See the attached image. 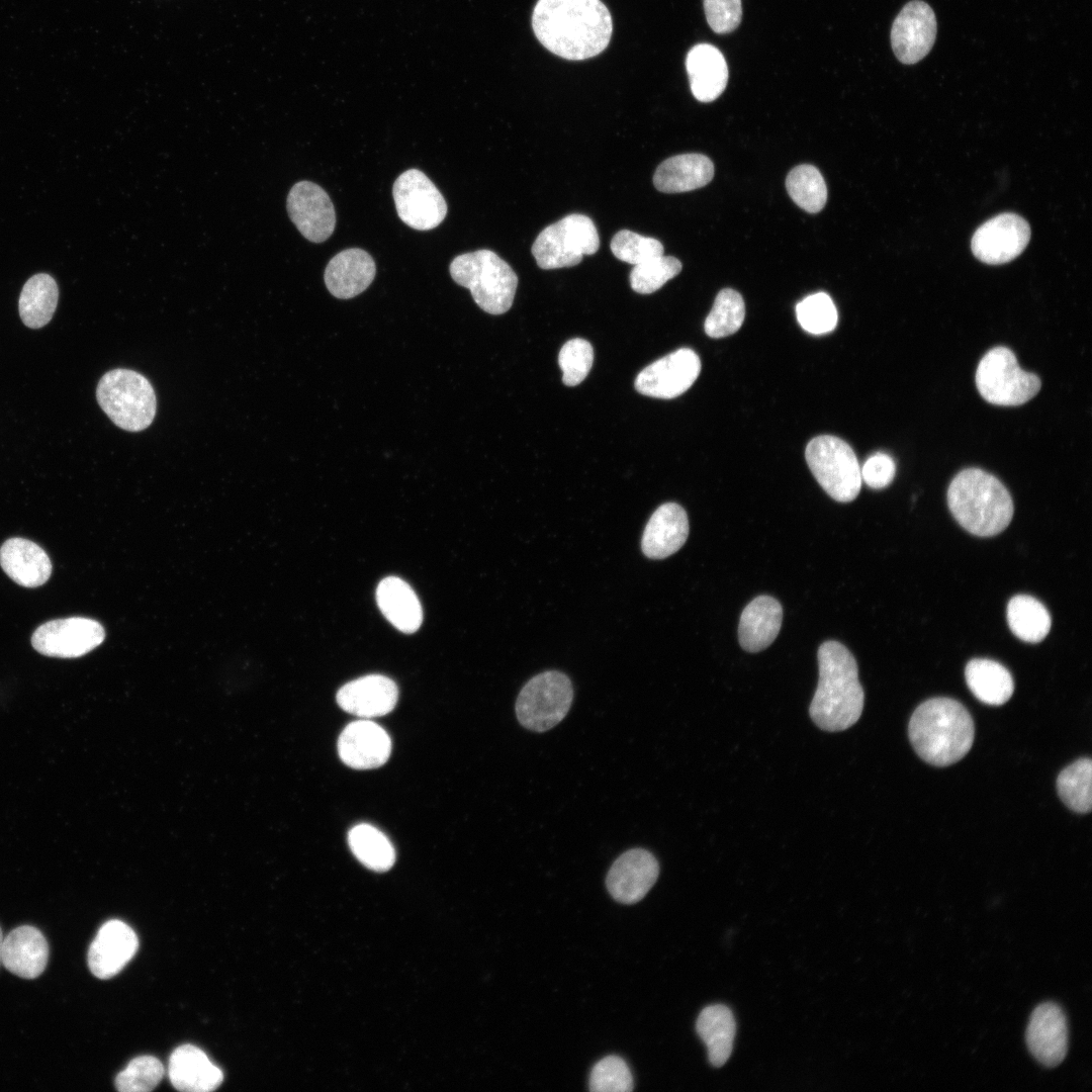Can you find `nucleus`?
<instances>
[{"mask_svg": "<svg viewBox=\"0 0 1092 1092\" xmlns=\"http://www.w3.org/2000/svg\"><path fill=\"white\" fill-rule=\"evenodd\" d=\"M532 28L552 54L581 61L601 54L613 32V20L601 0H538Z\"/></svg>", "mask_w": 1092, "mask_h": 1092, "instance_id": "obj_1", "label": "nucleus"}, {"mask_svg": "<svg viewBox=\"0 0 1092 1092\" xmlns=\"http://www.w3.org/2000/svg\"><path fill=\"white\" fill-rule=\"evenodd\" d=\"M817 657L819 679L809 707L810 717L823 731L846 730L858 721L864 703L856 660L834 640L822 643Z\"/></svg>", "mask_w": 1092, "mask_h": 1092, "instance_id": "obj_2", "label": "nucleus"}, {"mask_svg": "<svg viewBox=\"0 0 1092 1092\" xmlns=\"http://www.w3.org/2000/svg\"><path fill=\"white\" fill-rule=\"evenodd\" d=\"M908 734L916 753L927 763L947 766L962 759L974 742L969 711L950 698H933L912 714Z\"/></svg>", "mask_w": 1092, "mask_h": 1092, "instance_id": "obj_3", "label": "nucleus"}, {"mask_svg": "<svg viewBox=\"0 0 1092 1092\" xmlns=\"http://www.w3.org/2000/svg\"><path fill=\"white\" fill-rule=\"evenodd\" d=\"M947 505L957 522L979 537L999 534L1012 520L1013 502L1004 484L981 468L960 471L949 483Z\"/></svg>", "mask_w": 1092, "mask_h": 1092, "instance_id": "obj_4", "label": "nucleus"}, {"mask_svg": "<svg viewBox=\"0 0 1092 1092\" xmlns=\"http://www.w3.org/2000/svg\"><path fill=\"white\" fill-rule=\"evenodd\" d=\"M452 279L468 288L475 303L485 312L502 314L514 301L518 276L512 267L490 250H477L455 257L449 267Z\"/></svg>", "mask_w": 1092, "mask_h": 1092, "instance_id": "obj_5", "label": "nucleus"}, {"mask_svg": "<svg viewBox=\"0 0 1092 1092\" xmlns=\"http://www.w3.org/2000/svg\"><path fill=\"white\" fill-rule=\"evenodd\" d=\"M99 405L119 428L139 432L147 429L156 415V395L151 382L129 369L106 372L96 388Z\"/></svg>", "mask_w": 1092, "mask_h": 1092, "instance_id": "obj_6", "label": "nucleus"}, {"mask_svg": "<svg viewBox=\"0 0 1092 1092\" xmlns=\"http://www.w3.org/2000/svg\"><path fill=\"white\" fill-rule=\"evenodd\" d=\"M976 385L982 397L996 405H1020L1034 397L1040 387V378L1022 370L1015 354L1007 347H995L980 360Z\"/></svg>", "mask_w": 1092, "mask_h": 1092, "instance_id": "obj_7", "label": "nucleus"}, {"mask_svg": "<svg viewBox=\"0 0 1092 1092\" xmlns=\"http://www.w3.org/2000/svg\"><path fill=\"white\" fill-rule=\"evenodd\" d=\"M807 464L821 487L836 502L853 500L861 487V474L852 448L830 435L813 438L805 450Z\"/></svg>", "mask_w": 1092, "mask_h": 1092, "instance_id": "obj_8", "label": "nucleus"}, {"mask_svg": "<svg viewBox=\"0 0 1092 1092\" xmlns=\"http://www.w3.org/2000/svg\"><path fill=\"white\" fill-rule=\"evenodd\" d=\"M599 247L600 238L592 218L572 213L546 226L536 238L532 254L541 269L550 270L575 266Z\"/></svg>", "mask_w": 1092, "mask_h": 1092, "instance_id": "obj_9", "label": "nucleus"}, {"mask_svg": "<svg viewBox=\"0 0 1092 1092\" xmlns=\"http://www.w3.org/2000/svg\"><path fill=\"white\" fill-rule=\"evenodd\" d=\"M573 700L569 677L557 670H547L533 676L520 691L516 701V716L528 730L545 732L567 715Z\"/></svg>", "mask_w": 1092, "mask_h": 1092, "instance_id": "obj_10", "label": "nucleus"}, {"mask_svg": "<svg viewBox=\"0 0 1092 1092\" xmlns=\"http://www.w3.org/2000/svg\"><path fill=\"white\" fill-rule=\"evenodd\" d=\"M392 195L399 218L415 230L435 229L447 214L443 195L420 170L401 173L393 184Z\"/></svg>", "mask_w": 1092, "mask_h": 1092, "instance_id": "obj_11", "label": "nucleus"}, {"mask_svg": "<svg viewBox=\"0 0 1092 1092\" xmlns=\"http://www.w3.org/2000/svg\"><path fill=\"white\" fill-rule=\"evenodd\" d=\"M104 638V628L97 621L70 617L40 625L31 636V644L46 656L75 658L95 649Z\"/></svg>", "mask_w": 1092, "mask_h": 1092, "instance_id": "obj_12", "label": "nucleus"}, {"mask_svg": "<svg viewBox=\"0 0 1092 1092\" xmlns=\"http://www.w3.org/2000/svg\"><path fill=\"white\" fill-rule=\"evenodd\" d=\"M701 371V360L689 348L678 349L646 366L635 379L636 390L647 396L670 399L686 392Z\"/></svg>", "mask_w": 1092, "mask_h": 1092, "instance_id": "obj_13", "label": "nucleus"}, {"mask_svg": "<svg viewBox=\"0 0 1092 1092\" xmlns=\"http://www.w3.org/2000/svg\"><path fill=\"white\" fill-rule=\"evenodd\" d=\"M1030 239L1027 221L1015 213L999 214L978 228L972 238L977 259L990 265L1005 264L1026 248Z\"/></svg>", "mask_w": 1092, "mask_h": 1092, "instance_id": "obj_14", "label": "nucleus"}, {"mask_svg": "<svg viewBox=\"0 0 1092 1092\" xmlns=\"http://www.w3.org/2000/svg\"><path fill=\"white\" fill-rule=\"evenodd\" d=\"M937 23L932 8L922 0L908 2L896 16L891 29V44L899 62L912 65L932 49Z\"/></svg>", "mask_w": 1092, "mask_h": 1092, "instance_id": "obj_15", "label": "nucleus"}, {"mask_svg": "<svg viewBox=\"0 0 1092 1092\" xmlns=\"http://www.w3.org/2000/svg\"><path fill=\"white\" fill-rule=\"evenodd\" d=\"M286 208L299 233L312 243L328 240L335 230L336 213L332 200L313 182L295 183L287 195Z\"/></svg>", "mask_w": 1092, "mask_h": 1092, "instance_id": "obj_16", "label": "nucleus"}, {"mask_svg": "<svg viewBox=\"0 0 1092 1092\" xmlns=\"http://www.w3.org/2000/svg\"><path fill=\"white\" fill-rule=\"evenodd\" d=\"M659 864L655 856L644 848H632L623 852L610 868L606 886L618 902L633 904L640 901L655 884Z\"/></svg>", "mask_w": 1092, "mask_h": 1092, "instance_id": "obj_17", "label": "nucleus"}, {"mask_svg": "<svg viewBox=\"0 0 1092 1092\" xmlns=\"http://www.w3.org/2000/svg\"><path fill=\"white\" fill-rule=\"evenodd\" d=\"M1026 1044L1043 1066L1055 1067L1064 1060L1068 1051V1025L1058 1004L1041 1003L1032 1011L1026 1028Z\"/></svg>", "mask_w": 1092, "mask_h": 1092, "instance_id": "obj_18", "label": "nucleus"}, {"mask_svg": "<svg viewBox=\"0 0 1092 1092\" xmlns=\"http://www.w3.org/2000/svg\"><path fill=\"white\" fill-rule=\"evenodd\" d=\"M134 931L123 921L112 919L98 930L88 950V967L99 979L117 975L138 950Z\"/></svg>", "mask_w": 1092, "mask_h": 1092, "instance_id": "obj_19", "label": "nucleus"}, {"mask_svg": "<svg viewBox=\"0 0 1092 1092\" xmlns=\"http://www.w3.org/2000/svg\"><path fill=\"white\" fill-rule=\"evenodd\" d=\"M390 751L391 740L387 732L369 720L350 723L338 740V752L342 761L356 769L381 766L389 758Z\"/></svg>", "mask_w": 1092, "mask_h": 1092, "instance_id": "obj_20", "label": "nucleus"}, {"mask_svg": "<svg viewBox=\"0 0 1092 1092\" xmlns=\"http://www.w3.org/2000/svg\"><path fill=\"white\" fill-rule=\"evenodd\" d=\"M336 699L344 711L369 719L391 712L397 703L398 690L389 677L369 674L344 685Z\"/></svg>", "mask_w": 1092, "mask_h": 1092, "instance_id": "obj_21", "label": "nucleus"}, {"mask_svg": "<svg viewBox=\"0 0 1092 1092\" xmlns=\"http://www.w3.org/2000/svg\"><path fill=\"white\" fill-rule=\"evenodd\" d=\"M689 536V520L684 508L665 503L651 515L644 529L641 548L651 559H663L675 553Z\"/></svg>", "mask_w": 1092, "mask_h": 1092, "instance_id": "obj_22", "label": "nucleus"}, {"mask_svg": "<svg viewBox=\"0 0 1092 1092\" xmlns=\"http://www.w3.org/2000/svg\"><path fill=\"white\" fill-rule=\"evenodd\" d=\"M376 273L373 258L364 250L351 248L335 255L325 270V283L332 295L349 299L363 292Z\"/></svg>", "mask_w": 1092, "mask_h": 1092, "instance_id": "obj_23", "label": "nucleus"}, {"mask_svg": "<svg viewBox=\"0 0 1092 1092\" xmlns=\"http://www.w3.org/2000/svg\"><path fill=\"white\" fill-rule=\"evenodd\" d=\"M49 960V945L43 934L35 927L22 925L4 938L2 943V965L10 973L23 978L34 979L46 969Z\"/></svg>", "mask_w": 1092, "mask_h": 1092, "instance_id": "obj_24", "label": "nucleus"}, {"mask_svg": "<svg viewBox=\"0 0 1092 1092\" xmlns=\"http://www.w3.org/2000/svg\"><path fill=\"white\" fill-rule=\"evenodd\" d=\"M168 1073L172 1085L186 1092H209L223 1080L222 1071L202 1050L192 1044H182L174 1050Z\"/></svg>", "mask_w": 1092, "mask_h": 1092, "instance_id": "obj_25", "label": "nucleus"}, {"mask_svg": "<svg viewBox=\"0 0 1092 1092\" xmlns=\"http://www.w3.org/2000/svg\"><path fill=\"white\" fill-rule=\"evenodd\" d=\"M0 565L14 582L24 587L42 585L52 573V563L46 551L23 538H10L3 543Z\"/></svg>", "mask_w": 1092, "mask_h": 1092, "instance_id": "obj_26", "label": "nucleus"}, {"mask_svg": "<svg viewBox=\"0 0 1092 1092\" xmlns=\"http://www.w3.org/2000/svg\"><path fill=\"white\" fill-rule=\"evenodd\" d=\"M691 91L701 102H711L726 88L728 67L722 53L709 43L693 47L686 58Z\"/></svg>", "mask_w": 1092, "mask_h": 1092, "instance_id": "obj_27", "label": "nucleus"}, {"mask_svg": "<svg viewBox=\"0 0 1092 1092\" xmlns=\"http://www.w3.org/2000/svg\"><path fill=\"white\" fill-rule=\"evenodd\" d=\"M783 620V608L769 596L753 599L742 611L738 639L747 652H758L768 647L778 636Z\"/></svg>", "mask_w": 1092, "mask_h": 1092, "instance_id": "obj_28", "label": "nucleus"}, {"mask_svg": "<svg viewBox=\"0 0 1092 1092\" xmlns=\"http://www.w3.org/2000/svg\"><path fill=\"white\" fill-rule=\"evenodd\" d=\"M714 177L713 162L702 154H682L663 161L655 170L653 184L664 193L692 191Z\"/></svg>", "mask_w": 1092, "mask_h": 1092, "instance_id": "obj_29", "label": "nucleus"}, {"mask_svg": "<svg viewBox=\"0 0 1092 1092\" xmlns=\"http://www.w3.org/2000/svg\"><path fill=\"white\" fill-rule=\"evenodd\" d=\"M376 602L383 616L399 631L414 633L420 628L423 621L421 603L401 578H383L376 588Z\"/></svg>", "mask_w": 1092, "mask_h": 1092, "instance_id": "obj_30", "label": "nucleus"}, {"mask_svg": "<svg viewBox=\"0 0 1092 1092\" xmlns=\"http://www.w3.org/2000/svg\"><path fill=\"white\" fill-rule=\"evenodd\" d=\"M696 1029L707 1046L709 1062L714 1067L723 1066L732 1053L736 1031L730 1008L723 1004L705 1007L698 1016Z\"/></svg>", "mask_w": 1092, "mask_h": 1092, "instance_id": "obj_31", "label": "nucleus"}, {"mask_svg": "<svg viewBox=\"0 0 1092 1092\" xmlns=\"http://www.w3.org/2000/svg\"><path fill=\"white\" fill-rule=\"evenodd\" d=\"M965 677L973 695L987 705L1005 704L1014 691L1013 678L1009 670L991 659L970 660L965 668Z\"/></svg>", "mask_w": 1092, "mask_h": 1092, "instance_id": "obj_32", "label": "nucleus"}, {"mask_svg": "<svg viewBox=\"0 0 1092 1092\" xmlns=\"http://www.w3.org/2000/svg\"><path fill=\"white\" fill-rule=\"evenodd\" d=\"M59 298L56 280L49 274L30 277L22 287L18 310L23 324L31 329L46 326L53 317Z\"/></svg>", "mask_w": 1092, "mask_h": 1092, "instance_id": "obj_33", "label": "nucleus"}, {"mask_svg": "<svg viewBox=\"0 0 1092 1092\" xmlns=\"http://www.w3.org/2000/svg\"><path fill=\"white\" fill-rule=\"evenodd\" d=\"M1007 622L1012 633L1028 643H1037L1049 634L1052 620L1046 608L1027 595L1013 597L1007 605Z\"/></svg>", "mask_w": 1092, "mask_h": 1092, "instance_id": "obj_34", "label": "nucleus"}, {"mask_svg": "<svg viewBox=\"0 0 1092 1092\" xmlns=\"http://www.w3.org/2000/svg\"><path fill=\"white\" fill-rule=\"evenodd\" d=\"M349 846L357 859L375 872L389 870L395 861L394 847L376 827L369 824L354 826L348 833Z\"/></svg>", "mask_w": 1092, "mask_h": 1092, "instance_id": "obj_35", "label": "nucleus"}, {"mask_svg": "<svg viewBox=\"0 0 1092 1092\" xmlns=\"http://www.w3.org/2000/svg\"><path fill=\"white\" fill-rule=\"evenodd\" d=\"M1092 761L1080 758L1064 768L1057 779L1058 794L1067 807L1088 813L1092 806Z\"/></svg>", "mask_w": 1092, "mask_h": 1092, "instance_id": "obj_36", "label": "nucleus"}, {"mask_svg": "<svg viewBox=\"0 0 1092 1092\" xmlns=\"http://www.w3.org/2000/svg\"><path fill=\"white\" fill-rule=\"evenodd\" d=\"M793 201L810 213L819 212L827 201V187L820 171L808 164L795 167L786 179Z\"/></svg>", "mask_w": 1092, "mask_h": 1092, "instance_id": "obj_37", "label": "nucleus"}, {"mask_svg": "<svg viewBox=\"0 0 1092 1092\" xmlns=\"http://www.w3.org/2000/svg\"><path fill=\"white\" fill-rule=\"evenodd\" d=\"M745 317V304L741 294L725 288L717 294L713 307L705 321V332L711 338H724L736 333Z\"/></svg>", "mask_w": 1092, "mask_h": 1092, "instance_id": "obj_38", "label": "nucleus"}, {"mask_svg": "<svg viewBox=\"0 0 1092 1092\" xmlns=\"http://www.w3.org/2000/svg\"><path fill=\"white\" fill-rule=\"evenodd\" d=\"M681 271V263L671 256H659L635 265L630 273V285L640 294H649L661 288Z\"/></svg>", "mask_w": 1092, "mask_h": 1092, "instance_id": "obj_39", "label": "nucleus"}, {"mask_svg": "<svg viewBox=\"0 0 1092 1092\" xmlns=\"http://www.w3.org/2000/svg\"><path fill=\"white\" fill-rule=\"evenodd\" d=\"M797 320L808 333L822 335L833 331L837 324V310L831 297L818 292L800 301L796 306Z\"/></svg>", "mask_w": 1092, "mask_h": 1092, "instance_id": "obj_40", "label": "nucleus"}, {"mask_svg": "<svg viewBox=\"0 0 1092 1092\" xmlns=\"http://www.w3.org/2000/svg\"><path fill=\"white\" fill-rule=\"evenodd\" d=\"M164 1076L162 1063L153 1056H140L117 1074L115 1087L120 1092H148L153 1090Z\"/></svg>", "mask_w": 1092, "mask_h": 1092, "instance_id": "obj_41", "label": "nucleus"}, {"mask_svg": "<svg viewBox=\"0 0 1092 1092\" xmlns=\"http://www.w3.org/2000/svg\"><path fill=\"white\" fill-rule=\"evenodd\" d=\"M610 247L617 259L634 266L662 256L664 251L658 240L643 237L629 230L618 232L613 237Z\"/></svg>", "mask_w": 1092, "mask_h": 1092, "instance_id": "obj_42", "label": "nucleus"}, {"mask_svg": "<svg viewBox=\"0 0 1092 1092\" xmlns=\"http://www.w3.org/2000/svg\"><path fill=\"white\" fill-rule=\"evenodd\" d=\"M593 361L594 350L590 343L580 338L567 341L558 355L563 383L567 386L581 383L587 376Z\"/></svg>", "mask_w": 1092, "mask_h": 1092, "instance_id": "obj_43", "label": "nucleus"}, {"mask_svg": "<svg viewBox=\"0 0 1092 1092\" xmlns=\"http://www.w3.org/2000/svg\"><path fill=\"white\" fill-rule=\"evenodd\" d=\"M633 1089V1079L626 1062L617 1056L599 1061L589 1076V1090L594 1092H628Z\"/></svg>", "mask_w": 1092, "mask_h": 1092, "instance_id": "obj_44", "label": "nucleus"}, {"mask_svg": "<svg viewBox=\"0 0 1092 1092\" xmlns=\"http://www.w3.org/2000/svg\"><path fill=\"white\" fill-rule=\"evenodd\" d=\"M704 10L709 26L720 34L736 29L742 17L741 0H704Z\"/></svg>", "mask_w": 1092, "mask_h": 1092, "instance_id": "obj_45", "label": "nucleus"}, {"mask_svg": "<svg viewBox=\"0 0 1092 1092\" xmlns=\"http://www.w3.org/2000/svg\"><path fill=\"white\" fill-rule=\"evenodd\" d=\"M896 465L886 453H876L868 458L860 469L861 479L874 489L888 486L894 479Z\"/></svg>", "mask_w": 1092, "mask_h": 1092, "instance_id": "obj_46", "label": "nucleus"}, {"mask_svg": "<svg viewBox=\"0 0 1092 1092\" xmlns=\"http://www.w3.org/2000/svg\"><path fill=\"white\" fill-rule=\"evenodd\" d=\"M3 938H4V936H3L2 930L0 928V966L2 965V943H3Z\"/></svg>", "mask_w": 1092, "mask_h": 1092, "instance_id": "obj_47", "label": "nucleus"}]
</instances>
